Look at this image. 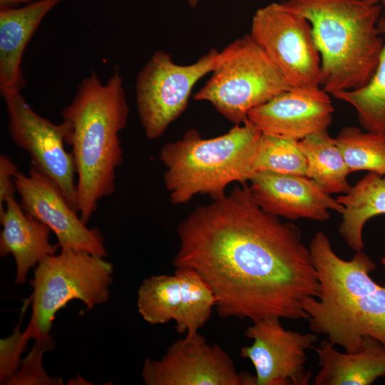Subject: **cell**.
<instances>
[{
	"label": "cell",
	"instance_id": "44dd1931",
	"mask_svg": "<svg viewBox=\"0 0 385 385\" xmlns=\"http://www.w3.org/2000/svg\"><path fill=\"white\" fill-rule=\"evenodd\" d=\"M307 161V177L315 181L328 194H346L351 186L350 173L334 138L327 130L312 134L299 140Z\"/></svg>",
	"mask_w": 385,
	"mask_h": 385
},
{
	"label": "cell",
	"instance_id": "e0dca14e",
	"mask_svg": "<svg viewBox=\"0 0 385 385\" xmlns=\"http://www.w3.org/2000/svg\"><path fill=\"white\" fill-rule=\"evenodd\" d=\"M63 0H36L0 11V93L21 92L26 82L21 62L25 49L45 16Z\"/></svg>",
	"mask_w": 385,
	"mask_h": 385
},
{
	"label": "cell",
	"instance_id": "7a4b0ae2",
	"mask_svg": "<svg viewBox=\"0 0 385 385\" xmlns=\"http://www.w3.org/2000/svg\"><path fill=\"white\" fill-rule=\"evenodd\" d=\"M129 115L123 78L118 70L103 83L95 72L82 79L61 111L68 128L77 181L76 208L85 224L98 202L113 194L115 172L123 162L119 134Z\"/></svg>",
	"mask_w": 385,
	"mask_h": 385
},
{
	"label": "cell",
	"instance_id": "4fadbf2b",
	"mask_svg": "<svg viewBox=\"0 0 385 385\" xmlns=\"http://www.w3.org/2000/svg\"><path fill=\"white\" fill-rule=\"evenodd\" d=\"M281 318L270 317L255 322L245 332L252 339L240 354L249 359L255 369V385H308L312 372L305 368L306 351L314 348V333L286 329Z\"/></svg>",
	"mask_w": 385,
	"mask_h": 385
},
{
	"label": "cell",
	"instance_id": "2e32d148",
	"mask_svg": "<svg viewBox=\"0 0 385 385\" xmlns=\"http://www.w3.org/2000/svg\"><path fill=\"white\" fill-rule=\"evenodd\" d=\"M250 188L258 205L266 212L288 220L299 218L324 222L329 210L342 214L344 206L312 179L270 170L256 172Z\"/></svg>",
	"mask_w": 385,
	"mask_h": 385
},
{
	"label": "cell",
	"instance_id": "4316f807",
	"mask_svg": "<svg viewBox=\"0 0 385 385\" xmlns=\"http://www.w3.org/2000/svg\"><path fill=\"white\" fill-rule=\"evenodd\" d=\"M18 171V167L9 157L0 155V215L4 212L7 200L14 197L17 192L14 178Z\"/></svg>",
	"mask_w": 385,
	"mask_h": 385
},
{
	"label": "cell",
	"instance_id": "ffe728a7",
	"mask_svg": "<svg viewBox=\"0 0 385 385\" xmlns=\"http://www.w3.org/2000/svg\"><path fill=\"white\" fill-rule=\"evenodd\" d=\"M337 200L344 207L339 232L355 252L363 251V229L366 222L385 214V175L369 172Z\"/></svg>",
	"mask_w": 385,
	"mask_h": 385
},
{
	"label": "cell",
	"instance_id": "52a82bcc",
	"mask_svg": "<svg viewBox=\"0 0 385 385\" xmlns=\"http://www.w3.org/2000/svg\"><path fill=\"white\" fill-rule=\"evenodd\" d=\"M291 88L265 51L246 34L219 52L210 78L193 98L210 102L237 125L252 109Z\"/></svg>",
	"mask_w": 385,
	"mask_h": 385
},
{
	"label": "cell",
	"instance_id": "f546056e",
	"mask_svg": "<svg viewBox=\"0 0 385 385\" xmlns=\"http://www.w3.org/2000/svg\"><path fill=\"white\" fill-rule=\"evenodd\" d=\"M188 4L191 7H195L197 4H198L199 0H188Z\"/></svg>",
	"mask_w": 385,
	"mask_h": 385
},
{
	"label": "cell",
	"instance_id": "30bf717a",
	"mask_svg": "<svg viewBox=\"0 0 385 385\" xmlns=\"http://www.w3.org/2000/svg\"><path fill=\"white\" fill-rule=\"evenodd\" d=\"M3 98L12 141L29 154L31 167L51 180L77 210L76 166L65 148L66 123H54L38 114L21 92Z\"/></svg>",
	"mask_w": 385,
	"mask_h": 385
},
{
	"label": "cell",
	"instance_id": "7c38bea8",
	"mask_svg": "<svg viewBox=\"0 0 385 385\" xmlns=\"http://www.w3.org/2000/svg\"><path fill=\"white\" fill-rule=\"evenodd\" d=\"M141 375L147 385H250L217 344L199 333L173 342L159 360L145 359Z\"/></svg>",
	"mask_w": 385,
	"mask_h": 385
},
{
	"label": "cell",
	"instance_id": "3957f363",
	"mask_svg": "<svg viewBox=\"0 0 385 385\" xmlns=\"http://www.w3.org/2000/svg\"><path fill=\"white\" fill-rule=\"evenodd\" d=\"M309 247L319 282L317 297L302 304L310 330L346 352L360 351L366 336L385 347V285L370 275L376 265L363 251L342 259L322 232Z\"/></svg>",
	"mask_w": 385,
	"mask_h": 385
},
{
	"label": "cell",
	"instance_id": "4dcf8cb0",
	"mask_svg": "<svg viewBox=\"0 0 385 385\" xmlns=\"http://www.w3.org/2000/svg\"><path fill=\"white\" fill-rule=\"evenodd\" d=\"M381 261L382 265H383L384 266V267H385V257L381 258Z\"/></svg>",
	"mask_w": 385,
	"mask_h": 385
},
{
	"label": "cell",
	"instance_id": "d6986e66",
	"mask_svg": "<svg viewBox=\"0 0 385 385\" xmlns=\"http://www.w3.org/2000/svg\"><path fill=\"white\" fill-rule=\"evenodd\" d=\"M314 348L319 367L314 385H370L385 376V347L371 337L356 352H341L327 339Z\"/></svg>",
	"mask_w": 385,
	"mask_h": 385
},
{
	"label": "cell",
	"instance_id": "5bb4252c",
	"mask_svg": "<svg viewBox=\"0 0 385 385\" xmlns=\"http://www.w3.org/2000/svg\"><path fill=\"white\" fill-rule=\"evenodd\" d=\"M21 205L29 215L54 232L61 250H82L107 256L104 238L97 228H89L58 186L31 167L28 175L18 171L14 176Z\"/></svg>",
	"mask_w": 385,
	"mask_h": 385
},
{
	"label": "cell",
	"instance_id": "277c9868",
	"mask_svg": "<svg viewBox=\"0 0 385 385\" xmlns=\"http://www.w3.org/2000/svg\"><path fill=\"white\" fill-rule=\"evenodd\" d=\"M312 25L321 57L320 86L327 93L360 88L371 78L384 41L381 6L362 0H287Z\"/></svg>",
	"mask_w": 385,
	"mask_h": 385
},
{
	"label": "cell",
	"instance_id": "8992f818",
	"mask_svg": "<svg viewBox=\"0 0 385 385\" xmlns=\"http://www.w3.org/2000/svg\"><path fill=\"white\" fill-rule=\"evenodd\" d=\"M105 257L71 249L61 250L40 261L31 282L32 314L24 334L50 349L54 346L50 331L58 310L72 299L88 309L106 302L113 282V265Z\"/></svg>",
	"mask_w": 385,
	"mask_h": 385
},
{
	"label": "cell",
	"instance_id": "83f0119b",
	"mask_svg": "<svg viewBox=\"0 0 385 385\" xmlns=\"http://www.w3.org/2000/svg\"><path fill=\"white\" fill-rule=\"evenodd\" d=\"M33 0H0V11L19 8L21 4H27Z\"/></svg>",
	"mask_w": 385,
	"mask_h": 385
},
{
	"label": "cell",
	"instance_id": "f1b7e54d",
	"mask_svg": "<svg viewBox=\"0 0 385 385\" xmlns=\"http://www.w3.org/2000/svg\"><path fill=\"white\" fill-rule=\"evenodd\" d=\"M366 3H368L369 4H382L385 6V0H362Z\"/></svg>",
	"mask_w": 385,
	"mask_h": 385
},
{
	"label": "cell",
	"instance_id": "6da1fadb",
	"mask_svg": "<svg viewBox=\"0 0 385 385\" xmlns=\"http://www.w3.org/2000/svg\"><path fill=\"white\" fill-rule=\"evenodd\" d=\"M212 200L180 222L174 267L207 282L222 318L307 320L302 304L319 282L299 228L265 212L247 183Z\"/></svg>",
	"mask_w": 385,
	"mask_h": 385
},
{
	"label": "cell",
	"instance_id": "8fae6325",
	"mask_svg": "<svg viewBox=\"0 0 385 385\" xmlns=\"http://www.w3.org/2000/svg\"><path fill=\"white\" fill-rule=\"evenodd\" d=\"M216 303L210 285L188 267H177L173 275L147 278L138 291V310L145 322L155 325L173 320L176 331L187 337L198 334Z\"/></svg>",
	"mask_w": 385,
	"mask_h": 385
},
{
	"label": "cell",
	"instance_id": "5b68a950",
	"mask_svg": "<svg viewBox=\"0 0 385 385\" xmlns=\"http://www.w3.org/2000/svg\"><path fill=\"white\" fill-rule=\"evenodd\" d=\"M261 134L247 119L215 138H202L190 129L181 139L165 143L160 160L165 168L163 180L170 202L182 205L197 195L216 200L226 195L230 183L250 181L256 173Z\"/></svg>",
	"mask_w": 385,
	"mask_h": 385
},
{
	"label": "cell",
	"instance_id": "9a60e30c",
	"mask_svg": "<svg viewBox=\"0 0 385 385\" xmlns=\"http://www.w3.org/2000/svg\"><path fill=\"white\" fill-rule=\"evenodd\" d=\"M333 111L329 94L319 86L292 88L252 109L247 119L262 133L301 140L327 130Z\"/></svg>",
	"mask_w": 385,
	"mask_h": 385
},
{
	"label": "cell",
	"instance_id": "ac0fdd59",
	"mask_svg": "<svg viewBox=\"0 0 385 385\" xmlns=\"http://www.w3.org/2000/svg\"><path fill=\"white\" fill-rule=\"evenodd\" d=\"M0 256L11 255L16 264L15 282L26 281L29 270L59 247L49 242L51 230L35 217L28 215L14 197L7 200L0 215Z\"/></svg>",
	"mask_w": 385,
	"mask_h": 385
},
{
	"label": "cell",
	"instance_id": "cb8c5ba5",
	"mask_svg": "<svg viewBox=\"0 0 385 385\" xmlns=\"http://www.w3.org/2000/svg\"><path fill=\"white\" fill-rule=\"evenodd\" d=\"M255 170L307 176V161L299 140L262 133L258 143Z\"/></svg>",
	"mask_w": 385,
	"mask_h": 385
},
{
	"label": "cell",
	"instance_id": "9c48e42d",
	"mask_svg": "<svg viewBox=\"0 0 385 385\" xmlns=\"http://www.w3.org/2000/svg\"><path fill=\"white\" fill-rule=\"evenodd\" d=\"M250 34L292 88L320 86L321 57L303 16L282 2L270 4L254 14Z\"/></svg>",
	"mask_w": 385,
	"mask_h": 385
},
{
	"label": "cell",
	"instance_id": "484cf974",
	"mask_svg": "<svg viewBox=\"0 0 385 385\" xmlns=\"http://www.w3.org/2000/svg\"><path fill=\"white\" fill-rule=\"evenodd\" d=\"M18 324L9 337L1 339L0 381L6 384L8 379L17 371L20 365V354L29 339L19 331Z\"/></svg>",
	"mask_w": 385,
	"mask_h": 385
},
{
	"label": "cell",
	"instance_id": "ba28073f",
	"mask_svg": "<svg viewBox=\"0 0 385 385\" xmlns=\"http://www.w3.org/2000/svg\"><path fill=\"white\" fill-rule=\"evenodd\" d=\"M219 51L212 48L190 65L173 62L170 55L156 51L138 72L135 101L147 138H160L185 110L195 83L215 67Z\"/></svg>",
	"mask_w": 385,
	"mask_h": 385
},
{
	"label": "cell",
	"instance_id": "7402d4cb",
	"mask_svg": "<svg viewBox=\"0 0 385 385\" xmlns=\"http://www.w3.org/2000/svg\"><path fill=\"white\" fill-rule=\"evenodd\" d=\"M378 29L384 37L383 49L374 75L363 87L333 96L354 108L361 127L369 132L385 133V17L380 16Z\"/></svg>",
	"mask_w": 385,
	"mask_h": 385
},
{
	"label": "cell",
	"instance_id": "603a6c76",
	"mask_svg": "<svg viewBox=\"0 0 385 385\" xmlns=\"http://www.w3.org/2000/svg\"><path fill=\"white\" fill-rule=\"evenodd\" d=\"M334 140L350 173L367 170L385 175V133L349 126L341 129Z\"/></svg>",
	"mask_w": 385,
	"mask_h": 385
},
{
	"label": "cell",
	"instance_id": "d4e9b609",
	"mask_svg": "<svg viewBox=\"0 0 385 385\" xmlns=\"http://www.w3.org/2000/svg\"><path fill=\"white\" fill-rule=\"evenodd\" d=\"M50 350L46 345L36 342L26 358L21 361L17 370L6 381V384H63L61 379L48 376L42 366L43 353Z\"/></svg>",
	"mask_w": 385,
	"mask_h": 385
}]
</instances>
